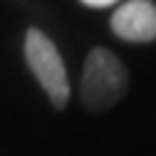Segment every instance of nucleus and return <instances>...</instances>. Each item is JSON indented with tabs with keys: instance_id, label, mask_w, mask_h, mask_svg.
I'll return each instance as SVG.
<instances>
[{
	"instance_id": "f257e3e1",
	"label": "nucleus",
	"mask_w": 156,
	"mask_h": 156,
	"mask_svg": "<svg viewBox=\"0 0 156 156\" xmlns=\"http://www.w3.org/2000/svg\"><path fill=\"white\" fill-rule=\"evenodd\" d=\"M129 89V74L122 60L107 47H94L82 69L80 99L82 107L92 114H104L116 107Z\"/></svg>"
},
{
	"instance_id": "f03ea898",
	"label": "nucleus",
	"mask_w": 156,
	"mask_h": 156,
	"mask_svg": "<svg viewBox=\"0 0 156 156\" xmlns=\"http://www.w3.org/2000/svg\"><path fill=\"white\" fill-rule=\"evenodd\" d=\"M25 60L37 84L45 89L55 109H65L69 102V80L60 50L45 32L30 27L25 35Z\"/></svg>"
},
{
	"instance_id": "7ed1b4c3",
	"label": "nucleus",
	"mask_w": 156,
	"mask_h": 156,
	"mask_svg": "<svg viewBox=\"0 0 156 156\" xmlns=\"http://www.w3.org/2000/svg\"><path fill=\"white\" fill-rule=\"evenodd\" d=\"M112 32L126 42H154L156 5L151 0H126L112 15Z\"/></svg>"
},
{
	"instance_id": "20e7f679",
	"label": "nucleus",
	"mask_w": 156,
	"mask_h": 156,
	"mask_svg": "<svg viewBox=\"0 0 156 156\" xmlns=\"http://www.w3.org/2000/svg\"><path fill=\"white\" fill-rule=\"evenodd\" d=\"M80 3H84L87 8H109V5H114V3H119V0H80Z\"/></svg>"
}]
</instances>
